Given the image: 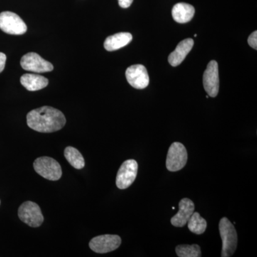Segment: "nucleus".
I'll return each instance as SVG.
<instances>
[{
    "label": "nucleus",
    "mask_w": 257,
    "mask_h": 257,
    "mask_svg": "<svg viewBox=\"0 0 257 257\" xmlns=\"http://www.w3.org/2000/svg\"><path fill=\"white\" fill-rule=\"evenodd\" d=\"M27 122L29 127L38 133H51L59 131L66 124V118L62 111L45 106L28 113Z\"/></svg>",
    "instance_id": "1"
},
{
    "label": "nucleus",
    "mask_w": 257,
    "mask_h": 257,
    "mask_svg": "<svg viewBox=\"0 0 257 257\" xmlns=\"http://www.w3.org/2000/svg\"><path fill=\"white\" fill-rule=\"evenodd\" d=\"M219 234L222 241L221 257L233 256L237 247V232L234 224L226 217H223L219 221Z\"/></svg>",
    "instance_id": "2"
},
{
    "label": "nucleus",
    "mask_w": 257,
    "mask_h": 257,
    "mask_svg": "<svg viewBox=\"0 0 257 257\" xmlns=\"http://www.w3.org/2000/svg\"><path fill=\"white\" fill-rule=\"evenodd\" d=\"M34 169L38 175L48 180H59L62 175L59 162L49 157L37 158L34 162Z\"/></svg>",
    "instance_id": "3"
},
{
    "label": "nucleus",
    "mask_w": 257,
    "mask_h": 257,
    "mask_svg": "<svg viewBox=\"0 0 257 257\" xmlns=\"http://www.w3.org/2000/svg\"><path fill=\"white\" fill-rule=\"evenodd\" d=\"M0 29L5 33L13 35H24L28 30L25 22L12 12L0 13Z\"/></svg>",
    "instance_id": "4"
},
{
    "label": "nucleus",
    "mask_w": 257,
    "mask_h": 257,
    "mask_svg": "<svg viewBox=\"0 0 257 257\" xmlns=\"http://www.w3.org/2000/svg\"><path fill=\"white\" fill-rule=\"evenodd\" d=\"M187 150L185 147L180 143H174L171 145L167 153V170L170 172H177L182 170L187 162Z\"/></svg>",
    "instance_id": "5"
},
{
    "label": "nucleus",
    "mask_w": 257,
    "mask_h": 257,
    "mask_svg": "<svg viewBox=\"0 0 257 257\" xmlns=\"http://www.w3.org/2000/svg\"><path fill=\"white\" fill-rule=\"evenodd\" d=\"M18 216L24 223L31 227H39L44 221L41 209L36 203L25 202L19 207Z\"/></svg>",
    "instance_id": "6"
},
{
    "label": "nucleus",
    "mask_w": 257,
    "mask_h": 257,
    "mask_svg": "<svg viewBox=\"0 0 257 257\" xmlns=\"http://www.w3.org/2000/svg\"><path fill=\"white\" fill-rule=\"evenodd\" d=\"M138 164L136 160H128L123 162L116 175L118 188L125 189L133 184L138 175Z\"/></svg>",
    "instance_id": "7"
},
{
    "label": "nucleus",
    "mask_w": 257,
    "mask_h": 257,
    "mask_svg": "<svg viewBox=\"0 0 257 257\" xmlns=\"http://www.w3.org/2000/svg\"><path fill=\"white\" fill-rule=\"evenodd\" d=\"M22 67L25 70L35 73H44L53 70V64L44 60L38 54L29 52L22 57L20 61Z\"/></svg>",
    "instance_id": "8"
},
{
    "label": "nucleus",
    "mask_w": 257,
    "mask_h": 257,
    "mask_svg": "<svg viewBox=\"0 0 257 257\" xmlns=\"http://www.w3.org/2000/svg\"><path fill=\"white\" fill-rule=\"evenodd\" d=\"M121 243V238L117 235L105 234L93 238L89 245L94 252L105 253L119 248Z\"/></svg>",
    "instance_id": "9"
},
{
    "label": "nucleus",
    "mask_w": 257,
    "mask_h": 257,
    "mask_svg": "<svg viewBox=\"0 0 257 257\" xmlns=\"http://www.w3.org/2000/svg\"><path fill=\"white\" fill-rule=\"evenodd\" d=\"M203 84L208 95L215 97L219 93V67L216 61L212 60L208 64L207 69L203 76Z\"/></svg>",
    "instance_id": "10"
},
{
    "label": "nucleus",
    "mask_w": 257,
    "mask_h": 257,
    "mask_svg": "<svg viewBox=\"0 0 257 257\" xmlns=\"http://www.w3.org/2000/svg\"><path fill=\"white\" fill-rule=\"evenodd\" d=\"M126 78L128 84L135 89H145L150 83L146 67L142 64H135L128 67L126 70Z\"/></svg>",
    "instance_id": "11"
},
{
    "label": "nucleus",
    "mask_w": 257,
    "mask_h": 257,
    "mask_svg": "<svg viewBox=\"0 0 257 257\" xmlns=\"http://www.w3.org/2000/svg\"><path fill=\"white\" fill-rule=\"evenodd\" d=\"M194 209L192 201L188 198H184L179 202L178 213L171 219V223L176 227H183L192 216Z\"/></svg>",
    "instance_id": "12"
},
{
    "label": "nucleus",
    "mask_w": 257,
    "mask_h": 257,
    "mask_svg": "<svg viewBox=\"0 0 257 257\" xmlns=\"http://www.w3.org/2000/svg\"><path fill=\"white\" fill-rule=\"evenodd\" d=\"M193 46L194 40L192 39H186L183 41L179 42L175 50L169 56L168 61L171 65L172 67H177L182 63L189 52L192 50Z\"/></svg>",
    "instance_id": "13"
},
{
    "label": "nucleus",
    "mask_w": 257,
    "mask_h": 257,
    "mask_svg": "<svg viewBox=\"0 0 257 257\" xmlns=\"http://www.w3.org/2000/svg\"><path fill=\"white\" fill-rule=\"evenodd\" d=\"M133 40V35L128 32H120L108 37L104 41V46L106 50L112 52L122 48Z\"/></svg>",
    "instance_id": "14"
},
{
    "label": "nucleus",
    "mask_w": 257,
    "mask_h": 257,
    "mask_svg": "<svg viewBox=\"0 0 257 257\" xmlns=\"http://www.w3.org/2000/svg\"><path fill=\"white\" fill-rule=\"evenodd\" d=\"M20 82L28 90L34 92L46 87L48 85L49 80L39 74H25L20 78Z\"/></svg>",
    "instance_id": "15"
},
{
    "label": "nucleus",
    "mask_w": 257,
    "mask_h": 257,
    "mask_svg": "<svg viewBox=\"0 0 257 257\" xmlns=\"http://www.w3.org/2000/svg\"><path fill=\"white\" fill-rule=\"evenodd\" d=\"M195 13L194 7L187 3H178L174 6L172 14L174 20L177 23L184 24L192 20Z\"/></svg>",
    "instance_id": "16"
},
{
    "label": "nucleus",
    "mask_w": 257,
    "mask_h": 257,
    "mask_svg": "<svg viewBox=\"0 0 257 257\" xmlns=\"http://www.w3.org/2000/svg\"><path fill=\"white\" fill-rule=\"evenodd\" d=\"M64 155L66 160L68 161L69 163L74 168L77 169V170L84 168V165H85L84 157L77 149L72 147H67L64 150Z\"/></svg>",
    "instance_id": "17"
},
{
    "label": "nucleus",
    "mask_w": 257,
    "mask_h": 257,
    "mask_svg": "<svg viewBox=\"0 0 257 257\" xmlns=\"http://www.w3.org/2000/svg\"><path fill=\"white\" fill-rule=\"evenodd\" d=\"M189 229L196 234H202L207 229V221L198 212L193 213L190 219L187 221Z\"/></svg>",
    "instance_id": "18"
},
{
    "label": "nucleus",
    "mask_w": 257,
    "mask_h": 257,
    "mask_svg": "<svg viewBox=\"0 0 257 257\" xmlns=\"http://www.w3.org/2000/svg\"><path fill=\"white\" fill-rule=\"evenodd\" d=\"M176 253L179 257H200L202 256L201 248L197 244H182L176 247Z\"/></svg>",
    "instance_id": "19"
},
{
    "label": "nucleus",
    "mask_w": 257,
    "mask_h": 257,
    "mask_svg": "<svg viewBox=\"0 0 257 257\" xmlns=\"http://www.w3.org/2000/svg\"><path fill=\"white\" fill-rule=\"evenodd\" d=\"M248 44L253 49L256 50L257 49V32L254 31L251 34L248 38Z\"/></svg>",
    "instance_id": "20"
},
{
    "label": "nucleus",
    "mask_w": 257,
    "mask_h": 257,
    "mask_svg": "<svg viewBox=\"0 0 257 257\" xmlns=\"http://www.w3.org/2000/svg\"><path fill=\"white\" fill-rule=\"evenodd\" d=\"M7 57L3 52H0V73L4 70L6 64Z\"/></svg>",
    "instance_id": "21"
},
{
    "label": "nucleus",
    "mask_w": 257,
    "mask_h": 257,
    "mask_svg": "<svg viewBox=\"0 0 257 257\" xmlns=\"http://www.w3.org/2000/svg\"><path fill=\"white\" fill-rule=\"evenodd\" d=\"M119 5L122 8H128L133 4V0H118Z\"/></svg>",
    "instance_id": "22"
},
{
    "label": "nucleus",
    "mask_w": 257,
    "mask_h": 257,
    "mask_svg": "<svg viewBox=\"0 0 257 257\" xmlns=\"http://www.w3.org/2000/svg\"><path fill=\"white\" fill-rule=\"evenodd\" d=\"M172 209H173V210H175V207H172Z\"/></svg>",
    "instance_id": "23"
}]
</instances>
